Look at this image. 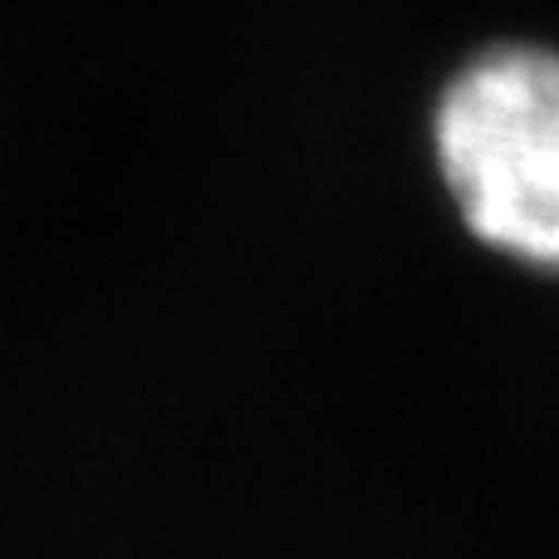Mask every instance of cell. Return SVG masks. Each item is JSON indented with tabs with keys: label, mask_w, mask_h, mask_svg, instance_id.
Segmentation results:
<instances>
[{
	"label": "cell",
	"mask_w": 559,
	"mask_h": 559,
	"mask_svg": "<svg viewBox=\"0 0 559 559\" xmlns=\"http://www.w3.org/2000/svg\"><path fill=\"white\" fill-rule=\"evenodd\" d=\"M432 143L476 241L559 271V49L476 55L437 98Z\"/></svg>",
	"instance_id": "obj_1"
}]
</instances>
